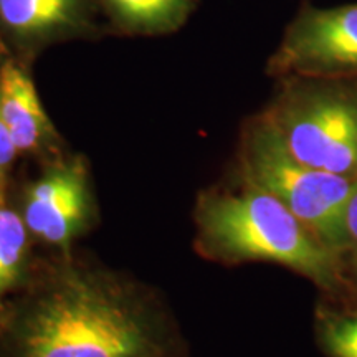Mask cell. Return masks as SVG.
Returning a JSON list of instances; mask_svg holds the SVG:
<instances>
[{"label": "cell", "instance_id": "cell-1", "mask_svg": "<svg viewBox=\"0 0 357 357\" xmlns=\"http://www.w3.org/2000/svg\"><path fill=\"white\" fill-rule=\"evenodd\" d=\"M0 357H176L167 326L126 284L66 270L0 316Z\"/></svg>", "mask_w": 357, "mask_h": 357}, {"label": "cell", "instance_id": "cell-2", "mask_svg": "<svg viewBox=\"0 0 357 357\" xmlns=\"http://www.w3.org/2000/svg\"><path fill=\"white\" fill-rule=\"evenodd\" d=\"M195 225L199 250L212 260L227 265L278 263L324 291H344V261L287 205L250 182L240 190H211L200 195Z\"/></svg>", "mask_w": 357, "mask_h": 357}, {"label": "cell", "instance_id": "cell-3", "mask_svg": "<svg viewBox=\"0 0 357 357\" xmlns=\"http://www.w3.org/2000/svg\"><path fill=\"white\" fill-rule=\"evenodd\" d=\"M238 155L245 182L275 195L346 265V208L357 181L298 160L263 113L245 121Z\"/></svg>", "mask_w": 357, "mask_h": 357}, {"label": "cell", "instance_id": "cell-4", "mask_svg": "<svg viewBox=\"0 0 357 357\" xmlns=\"http://www.w3.org/2000/svg\"><path fill=\"white\" fill-rule=\"evenodd\" d=\"M263 114L294 158L357 181V78L284 77Z\"/></svg>", "mask_w": 357, "mask_h": 357}, {"label": "cell", "instance_id": "cell-5", "mask_svg": "<svg viewBox=\"0 0 357 357\" xmlns=\"http://www.w3.org/2000/svg\"><path fill=\"white\" fill-rule=\"evenodd\" d=\"M273 78H357V2L318 7L301 2L266 61Z\"/></svg>", "mask_w": 357, "mask_h": 357}, {"label": "cell", "instance_id": "cell-6", "mask_svg": "<svg viewBox=\"0 0 357 357\" xmlns=\"http://www.w3.org/2000/svg\"><path fill=\"white\" fill-rule=\"evenodd\" d=\"M96 0H0V48L32 63L53 45L100 38Z\"/></svg>", "mask_w": 357, "mask_h": 357}, {"label": "cell", "instance_id": "cell-7", "mask_svg": "<svg viewBox=\"0 0 357 357\" xmlns=\"http://www.w3.org/2000/svg\"><path fill=\"white\" fill-rule=\"evenodd\" d=\"M15 207L30 235L53 247H68L86 230L91 217L88 171L83 160H55L25 187Z\"/></svg>", "mask_w": 357, "mask_h": 357}, {"label": "cell", "instance_id": "cell-8", "mask_svg": "<svg viewBox=\"0 0 357 357\" xmlns=\"http://www.w3.org/2000/svg\"><path fill=\"white\" fill-rule=\"evenodd\" d=\"M0 113L19 155L43 154L60 142L35 86L30 63L0 48Z\"/></svg>", "mask_w": 357, "mask_h": 357}, {"label": "cell", "instance_id": "cell-9", "mask_svg": "<svg viewBox=\"0 0 357 357\" xmlns=\"http://www.w3.org/2000/svg\"><path fill=\"white\" fill-rule=\"evenodd\" d=\"M109 32L123 37H160L184 26L200 0H96Z\"/></svg>", "mask_w": 357, "mask_h": 357}, {"label": "cell", "instance_id": "cell-10", "mask_svg": "<svg viewBox=\"0 0 357 357\" xmlns=\"http://www.w3.org/2000/svg\"><path fill=\"white\" fill-rule=\"evenodd\" d=\"M30 235L10 190L0 192V316L26 287L30 270Z\"/></svg>", "mask_w": 357, "mask_h": 357}, {"label": "cell", "instance_id": "cell-11", "mask_svg": "<svg viewBox=\"0 0 357 357\" xmlns=\"http://www.w3.org/2000/svg\"><path fill=\"white\" fill-rule=\"evenodd\" d=\"M318 341L328 357H357V310L321 312Z\"/></svg>", "mask_w": 357, "mask_h": 357}, {"label": "cell", "instance_id": "cell-12", "mask_svg": "<svg viewBox=\"0 0 357 357\" xmlns=\"http://www.w3.org/2000/svg\"><path fill=\"white\" fill-rule=\"evenodd\" d=\"M17 158H19V151L13 144L10 132L0 113V192L10 189V171Z\"/></svg>", "mask_w": 357, "mask_h": 357}, {"label": "cell", "instance_id": "cell-13", "mask_svg": "<svg viewBox=\"0 0 357 357\" xmlns=\"http://www.w3.org/2000/svg\"><path fill=\"white\" fill-rule=\"evenodd\" d=\"M346 235H347V252L346 266L352 268L357 276V185L352 192L346 208Z\"/></svg>", "mask_w": 357, "mask_h": 357}]
</instances>
